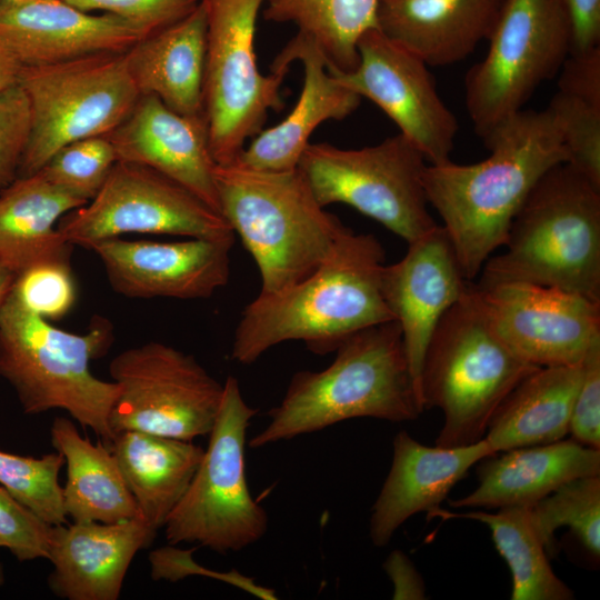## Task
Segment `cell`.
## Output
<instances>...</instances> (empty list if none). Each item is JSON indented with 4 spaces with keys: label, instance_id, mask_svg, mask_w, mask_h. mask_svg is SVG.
<instances>
[{
    "label": "cell",
    "instance_id": "6da1fadb",
    "mask_svg": "<svg viewBox=\"0 0 600 600\" xmlns=\"http://www.w3.org/2000/svg\"><path fill=\"white\" fill-rule=\"evenodd\" d=\"M490 156L477 163L427 164V201L443 221L463 277L470 281L507 240L537 181L567 162L561 128L547 107L521 109L483 140Z\"/></svg>",
    "mask_w": 600,
    "mask_h": 600
},
{
    "label": "cell",
    "instance_id": "7a4b0ae2",
    "mask_svg": "<svg viewBox=\"0 0 600 600\" xmlns=\"http://www.w3.org/2000/svg\"><path fill=\"white\" fill-rule=\"evenodd\" d=\"M384 260L373 234L347 228L311 274L280 292L259 293L243 309L232 359L250 364L290 340H301L312 353L323 356L352 334L394 320L382 293Z\"/></svg>",
    "mask_w": 600,
    "mask_h": 600
},
{
    "label": "cell",
    "instance_id": "3957f363",
    "mask_svg": "<svg viewBox=\"0 0 600 600\" xmlns=\"http://www.w3.org/2000/svg\"><path fill=\"white\" fill-rule=\"evenodd\" d=\"M323 370L296 372L269 422L252 437L261 448L353 418L393 422L423 411L396 320L366 328L342 342Z\"/></svg>",
    "mask_w": 600,
    "mask_h": 600
},
{
    "label": "cell",
    "instance_id": "277c9868",
    "mask_svg": "<svg viewBox=\"0 0 600 600\" xmlns=\"http://www.w3.org/2000/svg\"><path fill=\"white\" fill-rule=\"evenodd\" d=\"M503 246L483 264L477 287L533 283L600 302V189L570 163L537 181Z\"/></svg>",
    "mask_w": 600,
    "mask_h": 600
},
{
    "label": "cell",
    "instance_id": "5b68a950",
    "mask_svg": "<svg viewBox=\"0 0 600 600\" xmlns=\"http://www.w3.org/2000/svg\"><path fill=\"white\" fill-rule=\"evenodd\" d=\"M220 213L254 259L259 293L280 292L327 259L348 228L316 199L299 168L263 171L217 164Z\"/></svg>",
    "mask_w": 600,
    "mask_h": 600
},
{
    "label": "cell",
    "instance_id": "8992f818",
    "mask_svg": "<svg viewBox=\"0 0 600 600\" xmlns=\"http://www.w3.org/2000/svg\"><path fill=\"white\" fill-rule=\"evenodd\" d=\"M112 340L106 319H96L86 333H72L30 312L9 293L0 308V377L13 388L24 413L64 410L108 446L119 386L94 377L89 363L103 356Z\"/></svg>",
    "mask_w": 600,
    "mask_h": 600
},
{
    "label": "cell",
    "instance_id": "52a82bcc",
    "mask_svg": "<svg viewBox=\"0 0 600 600\" xmlns=\"http://www.w3.org/2000/svg\"><path fill=\"white\" fill-rule=\"evenodd\" d=\"M538 368L498 336L469 283L440 319L423 358V409L437 407L443 414L436 444L460 447L483 439L504 398Z\"/></svg>",
    "mask_w": 600,
    "mask_h": 600
},
{
    "label": "cell",
    "instance_id": "ba28073f",
    "mask_svg": "<svg viewBox=\"0 0 600 600\" xmlns=\"http://www.w3.org/2000/svg\"><path fill=\"white\" fill-rule=\"evenodd\" d=\"M257 412L244 401L239 381L229 376L208 447L163 526L169 544L198 543L224 554L266 534L268 514L251 496L244 471L247 429Z\"/></svg>",
    "mask_w": 600,
    "mask_h": 600
},
{
    "label": "cell",
    "instance_id": "9c48e42d",
    "mask_svg": "<svg viewBox=\"0 0 600 600\" xmlns=\"http://www.w3.org/2000/svg\"><path fill=\"white\" fill-rule=\"evenodd\" d=\"M124 52L21 68L18 83L30 103L31 130L18 177L38 172L68 143L110 133L129 116L140 93Z\"/></svg>",
    "mask_w": 600,
    "mask_h": 600
},
{
    "label": "cell",
    "instance_id": "30bf717a",
    "mask_svg": "<svg viewBox=\"0 0 600 600\" xmlns=\"http://www.w3.org/2000/svg\"><path fill=\"white\" fill-rule=\"evenodd\" d=\"M207 18L203 113L217 164L238 160L270 110L283 108L288 71L263 74L257 62V19L264 0H200Z\"/></svg>",
    "mask_w": 600,
    "mask_h": 600
},
{
    "label": "cell",
    "instance_id": "8fae6325",
    "mask_svg": "<svg viewBox=\"0 0 600 600\" xmlns=\"http://www.w3.org/2000/svg\"><path fill=\"white\" fill-rule=\"evenodd\" d=\"M427 164L398 133L360 149L309 143L298 168L322 207L348 204L409 243L438 226L423 189Z\"/></svg>",
    "mask_w": 600,
    "mask_h": 600
},
{
    "label": "cell",
    "instance_id": "7c38bea8",
    "mask_svg": "<svg viewBox=\"0 0 600 600\" xmlns=\"http://www.w3.org/2000/svg\"><path fill=\"white\" fill-rule=\"evenodd\" d=\"M488 40L464 81L468 114L482 140L523 109L571 50L568 21L553 0H503Z\"/></svg>",
    "mask_w": 600,
    "mask_h": 600
},
{
    "label": "cell",
    "instance_id": "4fadbf2b",
    "mask_svg": "<svg viewBox=\"0 0 600 600\" xmlns=\"http://www.w3.org/2000/svg\"><path fill=\"white\" fill-rule=\"evenodd\" d=\"M109 373L119 386L109 418L113 434L133 430L192 441L210 433L223 383L193 356L150 341L118 353Z\"/></svg>",
    "mask_w": 600,
    "mask_h": 600
},
{
    "label": "cell",
    "instance_id": "5bb4252c",
    "mask_svg": "<svg viewBox=\"0 0 600 600\" xmlns=\"http://www.w3.org/2000/svg\"><path fill=\"white\" fill-rule=\"evenodd\" d=\"M58 230L86 249L126 233L234 238L220 212L160 172L127 161H117L99 192L63 216Z\"/></svg>",
    "mask_w": 600,
    "mask_h": 600
},
{
    "label": "cell",
    "instance_id": "9a60e30c",
    "mask_svg": "<svg viewBox=\"0 0 600 600\" xmlns=\"http://www.w3.org/2000/svg\"><path fill=\"white\" fill-rule=\"evenodd\" d=\"M359 62L350 72L328 71L346 88L376 103L424 157L450 160L458 122L440 98L429 66L378 27L358 40Z\"/></svg>",
    "mask_w": 600,
    "mask_h": 600
},
{
    "label": "cell",
    "instance_id": "2e32d148",
    "mask_svg": "<svg viewBox=\"0 0 600 600\" xmlns=\"http://www.w3.org/2000/svg\"><path fill=\"white\" fill-rule=\"evenodd\" d=\"M473 291L503 342L536 367L581 364L600 342V302L533 283H502Z\"/></svg>",
    "mask_w": 600,
    "mask_h": 600
},
{
    "label": "cell",
    "instance_id": "e0dca14e",
    "mask_svg": "<svg viewBox=\"0 0 600 600\" xmlns=\"http://www.w3.org/2000/svg\"><path fill=\"white\" fill-rule=\"evenodd\" d=\"M234 238L160 242L109 238L91 243L111 288L127 298L207 299L230 277Z\"/></svg>",
    "mask_w": 600,
    "mask_h": 600
},
{
    "label": "cell",
    "instance_id": "ac0fdd59",
    "mask_svg": "<svg viewBox=\"0 0 600 600\" xmlns=\"http://www.w3.org/2000/svg\"><path fill=\"white\" fill-rule=\"evenodd\" d=\"M469 283L443 227L439 224L409 242L406 254L398 262L383 268V298L401 329L419 398L429 341L444 312L463 296Z\"/></svg>",
    "mask_w": 600,
    "mask_h": 600
},
{
    "label": "cell",
    "instance_id": "d6986e66",
    "mask_svg": "<svg viewBox=\"0 0 600 600\" xmlns=\"http://www.w3.org/2000/svg\"><path fill=\"white\" fill-rule=\"evenodd\" d=\"M0 38L23 67L124 52L144 34L118 16L91 14L64 0H0Z\"/></svg>",
    "mask_w": 600,
    "mask_h": 600
},
{
    "label": "cell",
    "instance_id": "ffe728a7",
    "mask_svg": "<svg viewBox=\"0 0 600 600\" xmlns=\"http://www.w3.org/2000/svg\"><path fill=\"white\" fill-rule=\"evenodd\" d=\"M118 161L147 166L220 212L214 161L204 117H188L152 94H141L110 133Z\"/></svg>",
    "mask_w": 600,
    "mask_h": 600
},
{
    "label": "cell",
    "instance_id": "44dd1931",
    "mask_svg": "<svg viewBox=\"0 0 600 600\" xmlns=\"http://www.w3.org/2000/svg\"><path fill=\"white\" fill-rule=\"evenodd\" d=\"M293 61H300L304 71L293 109L281 122L253 137L237 163L263 171L296 169L318 126L328 120H343L359 107L361 97L336 80L318 46L301 32L276 57L271 70L288 71Z\"/></svg>",
    "mask_w": 600,
    "mask_h": 600
},
{
    "label": "cell",
    "instance_id": "7402d4cb",
    "mask_svg": "<svg viewBox=\"0 0 600 600\" xmlns=\"http://www.w3.org/2000/svg\"><path fill=\"white\" fill-rule=\"evenodd\" d=\"M156 533L140 518L52 526L50 590L67 600H117L134 556Z\"/></svg>",
    "mask_w": 600,
    "mask_h": 600
},
{
    "label": "cell",
    "instance_id": "603a6c76",
    "mask_svg": "<svg viewBox=\"0 0 600 600\" xmlns=\"http://www.w3.org/2000/svg\"><path fill=\"white\" fill-rule=\"evenodd\" d=\"M490 456L496 454L484 439L469 446L429 447L407 431L398 432L390 470L372 506V543L387 546L413 514L439 508L469 469Z\"/></svg>",
    "mask_w": 600,
    "mask_h": 600
},
{
    "label": "cell",
    "instance_id": "cb8c5ba5",
    "mask_svg": "<svg viewBox=\"0 0 600 600\" xmlns=\"http://www.w3.org/2000/svg\"><path fill=\"white\" fill-rule=\"evenodd\" d=\"M480 462L478 487L468 496L449 501L450 506H532L573 479L600 476V449L572 438L507 450Z\"/></svg>",
    "mask_w": 600,
    "mask_h": 600
},
{
    "label": "cell",
    "instance_id": "d4e9b609",
    "mask_svg": "<svg viewBox=\"0 0 600 600\" xmlns=\"http://www.w3.org/2000/svg\"><path fill=\"white\" fill-rule=\"evenodd\" d=\"M503 0H380L378 28L429 67L464 60L488 39Z\"/></svg>",
    "mask_w": 600,
    "mask_h": 600
},
{
    "label": "cell",
    "instance_id": "484cf974",
    "mask_svg": "<svg viewBox=\"0 0 600 600\" xmlns=\"http://www.w3.org/2000/svg\"><path fill=\"white\" fill-rule=\"evenodd\" d=\"M206 48L207 18L200 2L181 20L134 43L124 60L140 96H156L183 116L204 117Z\"/></svg>",
    "mask_w": 600,
    "mask_h": 600
},
{
    "label": "cell",
    "instance_id": "4316f807",
    "mask_svg": "<svg viewBox=\"0 0 600 600\" xmlns=\"http://www.w3.org/2000/svg\"><path fill=\"white\" fill-rule=\"evenodd\" d=\"M86 203L39 172L18 177L0 193V266L17 276L38 262L69 259L72 244L58 220Z\"/></svg>",
    "mask_w": 600,
    "mask_h": 600
},
{
    "label": "cell",
    "instance_id": "83f0119b",
    "mask_svg": "<svg viewBox=\"0 0 600 600\" xmlns=\"http://www.w3.org/2000/svg\"><path fill=\"white\" fill-rule=\"evenodd\" d=\"M113 453L140 518L163 528L187 491L204 450L186 441L141 431H120L107 446Z\"/></svg>",
    "mask_w": 600,
    "mask_h": 600
},
{
    "label": "cell",
    "instance_id": "f1b7e54d",
    "mask_svg": "<svg viewBox=\"0 0 600 600\" xmlns=\"http://www.w3.org/2000/svg\"><path fill=\"white\" fill-rule=\"evenodd\" d=\"M583 374L577 366L542 367L504 398L483 437L494 454L562 440Z\"/></svg>",
    "mask_w": 600,
    "mask_h": 600
},
{
    "label": "cell",
    "instance_id": "f546056e",
    "mask_svg": "<svg viewBox=\"0 0 600 600\" xmlns=\"http://www.w3.org/2000/svg\"><path fill=\"white\" fill-rule=\"evenodd\" d=\"M50 438L67 464V480L62 487L67 517L73 522L103 523L140 518L118 462L103 442L93 444L63 417L52 422Z\"/></svg>",
    "mask_w": 600,
    "mask_h": 600
},
{
    "label": "cell",
    "instance_id": "4dcf8cb0",
    "mask_svg": "<svg viewBox=\"0 0 600 600\" xmlns=\"http://www.w3.org/2000/svg\"><path fill=\"white\" fill-rule=\"evenodd\" d=\"M429 517L463 518L484 523L512 576V600H571L573 591L553 572L548 552L533 523L530 506L453 513L437 508Z\"/></svg>",
    "mask_w": 600,
    "mask_h": 600
},
{
    "label": "cell",
    "instance_id": "1f68e13d",
    "mask_svg": "<svg viewBox=\"0 0 600 600\" xmlns=\"http://www.w3.org/2000/svg\"><path fill=\"white\" fill-rule=\"evenodd\" d=\"M268 21L292 23L308 36L327 60V67L352 71L359 56L357 43L378 27L380 0H264Z\"/></svg>",
    "mask_w": 600,
    "mask_h": 600
},
{
    "label": "cell",
    "instance_id": "d6a6232c",
    "mask_svg": "<svg viewBox=\"0 0 600 600\" xmlns=\"http://www.w3.org/2000/svg\"><path fill=\"white\" fill-rule=\"evenodd\" d=\"M536 529L549 556L556 551L554 533L568 527L584 549L600 557V476L573 479L530 506Z\"/></svg>",
    "mask_w": 600,
    "mask_h": 600
},
{
    "label": "cell",
    "instance_id": "836d02e7",
    "mask_svg": "<svg viewBox=\"0 0 600 600\" xmlns=\"http://www.w3.org/2000/svg\"><path fill=\"white\" fill-rule=\"evenodd\" d=\"M63 463L58 451L33 458L0 450V484L48 524H63L67 514L59 483Z\"/></svg>",
    "mask_w": 600,
    "mask_h": 600
},
{
    "label": "cell",
    "instance_id": "e575fe53",
    "mask_svg": "<svg viewBox=\"0 0 600 600\" xmlns=\"http://www.w3.org/2000/svg\"><path fill=\"white\" fill-rule=\"evenodd\" d=\"M117 161L110 139L97 136L66 144L38 172L51 183L88 202L102 188Z\"/></svg>",
    "mask_w": 600,
    "mask_h": 600
},
{
    "label": "cell",
    "instance_id": "d590c367",
    "mask_svg": "<svg viewBox=\"0 0 600 600\" xmlns=\"http://www.w3.org/2000/svg\"><path fill=\"white\" fill-rule=\"evenodd\" d=\"M548 108L560 124L567 162L600 189V102L558 90Z\"/></svg>",
    "mask_w": 600,
    "mask_h": 600
},
{
    "label": "cell",
    "instance_id": "8d00e7d4",
    "mask_svg": "<svg viewBox=\"0 0 600 600\" xmlns=\"http://www.w3.org/2000/svg\"><path fill=\"white\" fill-rule=\"evenodd\" d=\"M23 308L47 320L64 317L77 289L69 259L38 262L14 276L9 292Z\"/></svg>",
    "mask_w": 600,
    "mask_h": 600
},
{
    "label": "cell",
    "instance_id": "74e56055",
    "mask_svg": "<svg viewBox=\"0 0 600 600\" xmlns=\"http://www.w3.org/2000/svg\"><path fill=\"white\" fill-rule=\"evenodd\" d=\"M51 527L0 486V542L17 560L48 559Z\"/></svg>",
    "mask_w": 600,
    "mask_h": 600
},
{
    "label": "cell",
    "instance_id": "f35d334b",
    "mask_svg": "<svg viewBox=\"0 0 600 600\" xmlns=\"http://www.w3.org/2000/svg\"><path fill=\"white\" fill-rule=\"evenodd\" d=\"M31 130L28 97L19 83L0 90V189L18 177Z\"/></svg>",
    "mask_w": 600,
    "mask_h": 600
},
{
    "label": "cell",
    "instance_id": "ab89813d",
    "mask_svg": "<svg viewBox=\"0 0 600 600\" xmlns=\"http://www.w3.org/2000/svg\"><path fill=\"white\" fill-rule=\"evenodd\" d=\"M86 11L101 10L137 27L144 37L160 31L189 14L200 0H64Z\"/></svg>",
    "mask_w": 600,
    "mask_h": 600
},
{
    "label": "cell",
    "instance_id": "60d3db41",
    "mask_svg": "<svg viewBox=\"0 0 600 600\" xmlns=\"http://www.w3.org/2000/svg\"><path fill=\"white\" fill-rule=\"evenodd\" d=\"M193 551L194 549L183 550L173 547V544L152 550L148 556L151 578L156 581H178L189 576H203L237 586L264 600L277 599L273 589L257 584L253 579L236 570L219 572L198 564L192 558Z\"/></svg>",
    "mask_w": 600,
    "mask_h": 600
},
{
    "label": "cell",
    "instance_id": "b9f144b4",
    "mask_svg": "<svg viewBox=\"0 0 600 600\" xmlns=\"http://www.w3.org/2000/svg\"><path fill=\"white\" fill-rule=\"evenodd\" d=\"M569 433L579 443L600 449V342L589 350L583 361V374L571 411Z\"/></svg>",
    "mask_w": 600,
    "mask_h": 600
},
{
    "label": "cell",
    "instance_id": "7bdbcfd3",
    "mask_svg": "<svg viewBox=\"0 0 600 600\" xmlns=\"http://www.w3.org/2000/svg\"><path fill=\"white\" fill-rule=\"evenodd\" d=\"M563 12L571 34L570 53L600 43V0H553Z\"/></svg>",
    "mask_w": 600,
    "mask_h": 600
},
{
    "label": "cell",
    "instance_id": "ee69618b",
    "mask_svg": "<svg viewBox=\"0 0 600 600\" xmlns=\"http://www.w3.org/2000/svg\"><path fill=\"white\" fill-rule=\"evenodd\" d=\"M392 581L394 600H422L427 598L426 584L420 572L401 550H393L383 563Z\"/></svg>",
    "mask_w": 600,
    "mask_h": 600
},
{
    "label": "cell",
    "instance_id": "f6af8a7d",
    "mask_svg": "<svg viewBox=\"0 0 600 600\" xmlns=\"http://www.w3.org/2000/svg\"><path fill=\"white\" fill-rule=\"evenodd\" d=\"M21 63L0 38V90L18 83Z\"/></svg>",
    "mask_w": 600,
    "mask_h": 600
},
{
    "label": "cell",
    "instance_id": "bcb514c9",
    "mask_svg": "<svg viewBox=\"0 0 600 600\" xmlns=\"http://www.w3.org/2000/svg\"><path fill=\"white\" fill-rule=\"evenodd\" d=\"M13 280L14 274L0 266V308L10 292Z\"/></svg>",
    "mask_w": 600,
    "mask_h": 600
},
{
    "label": "cell",
    "instance_id": "7dc6e473",
    "mask_svg": "<svg viewBox=\"0 0 600 600\" xmlns=\"http://www.w3.org/2000/svg\"><path fill=\"white\" fill-rule=\"evenodd\" d=\"M3 580H4L3 568L0 564V586L3 583Z\"/></svg>",
    "mask_w": 600,
    "mask_h": 600
},
{
    "label": "cell",
    "instance_id": "c3c4849f",
    "mask_svg": "<svg viewBox=\"0 0 600 600\" xmlns=\"http://www.w3.org/2000/svg\"><path fill=\"white\" fill-rule=\"evenodd\" d=\"M0 547H2V546H1V542H0Z\"/></svg>",
    "mask_w": 600,
    "mask_h": 600
}]
</instances>
